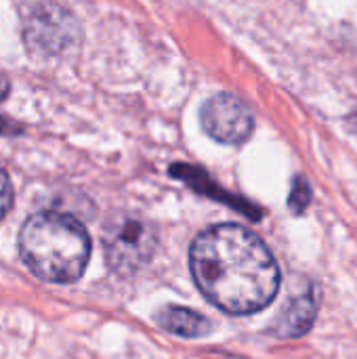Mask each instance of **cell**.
Segmentation results:
<instances>
[{
  "mask_svg": "<svg viewBox=\"0 0 357 359\" xmlns=\"http://www.w3.org/2000/svg\"><path fill=\"white\" fill-rule=\"evenodd\" d=\"M6 95H8V80L0 74V103L6 99Z\"/></svg>",
  "mask_w": 357,
  "mask_h": 359,
  "instance_id": "obj_10",
  "label": "cell"
},
{
  "mask_svg": "<svg viewBox=\"0 0 357 359\" xmlns=\"http://www.w3.org/2000/svg\"><path fill=\"white\" fill-rule=\"evenodd\" d=\"M11 206H13V185L6 170L0 166V219L6 217Z\"/></svg>",
  "mask_w": 357,
  "mask_h": 359,
  "instance_id": "obj_9",
  "label": "cell"
},
{
  "mask_svg": "<svg viewBox=\"0 0 357 359\" xmlns=\"http://www.w3.org/2000/svg\"><path fill=\"white\" fill-rule=\"evenodd\" d=\"M158 324L183 339H196V337H204L208 332V320L191 309L185 307H164L158 313Z\"/></svg>",
  "mask_w": 357,
  "mask_h": 359,
  "instance_id": "obj_7",
  "label": "cell"
},
{
  "mask_svg": "<svg viewBox=\"0 0 357 359\" xmlns=\"http://www.w3.org/2000/svg\"><path fill=\"white\" fill-rule=\"evenodd\" d=\"M318 305H320V294L311 286L309 290L299 292L280 313V318L274 324V332L280 339H297L309 332L318 318Z\"/></svg>",
  "mask_w": 357,
  "mask_h": 359,
  "instance_id": "obj_6",
  "label": "cell"
},
{
  "mask_svg": "<svg viewBox=\"0 0 357 359\" xmlns=\"http://www.w3.org/2000/svg\"><path fill=\"white\" fill-rule=\"evenodd\" d=\"M78 38V23L69 11L55 2H42L29 11L23 25L25 44L40 55H59Z\"/></svg>",
  "mask_w": 357,
  "mask_h": 359,
  "instance_id": "obj_4",
  "label": "cell"
},
{
  "mask_svg": "<svg viewBox=\"0 0 357 359\" xmlns=\"http://www.w3.org/2000/svg\"><path fill=\"white\" fill-rule=\"evenodd\" d=\"M19 252L40 280L69 284L86 269L90 240L74 217L46 210L29 217L21 227Z\"/></svg>",
  "mask_w": 357,
  "mask_h": 359,
  "instance_id": "obj_2",
  "label": "cell"
},
{
  "mask_svg": "<svg viewBox=\"0 0 357 359\" xmlns=\"http://www.w3.org/2000/svg\"><path fill=\"white\" fill-rule=\"evenodd\" d=\"M288 204H290V208L295 212H301V210L307 208V204H309V185H307V181H303V179L295 181V187H292Z\"/></svg>",
  "mask_w": 357,
  "mask_h": 359,
  "instance_id": "obj_8",
  "label": "cell"
},
{
  "mask_svg": "<svg viewBox=\"0 0 357 359\" xmlns=\"http://www.w3.org/2000/svg\"><path fill=\"white\" fill-rule=\"evenodd\" d=\"M189 261L198 288L227 313H255L267 307L280 288V269L269 248L234 223L200 233Z\"/></svg>",
  "mask_w": 357,
  "mask_h": 359,
  "instance_id": "obj_1",
  "label": "cell"
},
{
  "mask_svg": "<svg viewBox=\"0 0 357 359\" xmlns=\"http://www.w3.org/2000/svg\"><path fill=\"white\" fill-rule=\"evenodd\" d=\"M202 126L215 141L225 145H238L250 137L255 118L242 99L229 93H219L204 103Z\"/></svg>",
  "mask_w": 357,
  "mask_h": 359,
  "instance_id": "obj_5",
  "label": "cell"
},
{
  "mask_svg": "<svg viewBox=\"0 0 357 359\" xmlns=\"http://www.w3.org/2000/svg\"><path fill=\"white\" fill-rule=\"evenodd\" d=\"M101 238L107 265L120 276H133L143 269L158 248L156 227L137 215L112 217Z\"/></svg>",
  "mask_w": 357,
  "mask_h": 359,
  "instance_id": "obj_3",
  "label": "cell"
}]
</instances>
